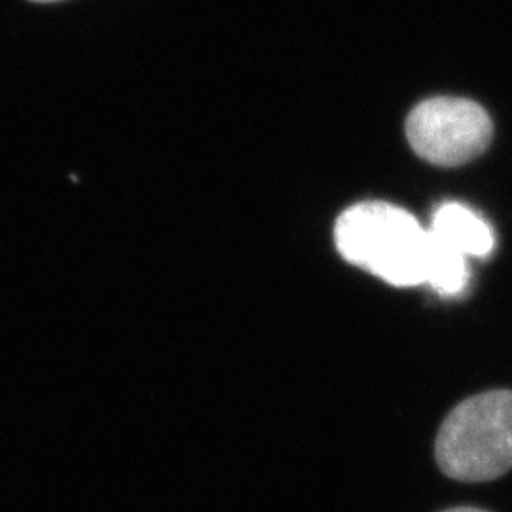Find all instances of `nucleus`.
Returning a JSON list of instances; mask_svg holds the SVG:
<instances>
[{"label": "nucleus", "instance_id": "obj_5", "mask_svg": "<svg viewBox=\"0 0 512 512\" xmlns=\"http://www.w3.org/2000/svg\"><path fill=\"white\" fill-rule=\"evenodd\" d=\"M444 512H488L482 511V509H475V507H456V509H448Z\"/></svg>", "mask_w": 512, "mask_h": 512}, {"label": "nucleus", "instance_id": "obj_3", "mask_svg": "<svg viewBox=\"0 0 512 512\" xmlns=\"http://www.w3.org/2000/svg\"><path fill=\"white\" fill-rule=\"evenodd\" d=\"M492 135L494 126L486 110L459 97L427 99L406 118L412 150L439 167L473 162L492 143Z\"/></svg>", "mask_w": 512, "mask_h": 512}, {"label": "nucleus", "instance_id": "obj_4", "mask_svg": "<svg viewBox=\"0 0 512 512\" xmlns=\"http://www.w3.org/2000/svg\"><path fill=\"white\" fill-rule=\"evenodd\" d=\"M429 236L463 256H484L494 251L495 238L492 226L478 217L473 209L463 203H442L435 211Z\"/></svg>", "mask_w": 512, "mask_h": 512}, {"label": "nucleus", "instance_id": "obj_1", "mask_svg": "<svg viewBox=\"0 0 512 512\" xmlns=\"http://www.w3.org/2000/svg\"><path fill=\"white\" fill-rule=\"evenodd\" d=\"M340 255L393 287L427 279V230L403 207L363 202L346 209L334 228Z\"/></svg>", "mask_w": 512, "mask_h": 512}, {"label": "nucleus", "instance_id": "obj_6", "mask_svg": "<svg viewBox=\"0 0 512 512\" xmlns=\"http://www.w3.org/2000/svg\"><path fill=\"white\" fill-rule=\"evenodd\" d=\"M33 2H59V0H33Z\"/></svg>", "mask_w": 512, "mask_h": 512}, {"label": "nucleus", "instance_id": "obj_2", "mask_svg": "<svg viewBox=\"0 0 512 512\" xmlns=\"http://www.w3.org/2000/svg\"><path fill=\"white\" fill-rule=\"evenodd\" d=\"M440 471L459 482H488L512 469V391H486L456 406L440 427Z\"/></svg>", "mask_w": 512, "mask_h": 512}]
</instances>
